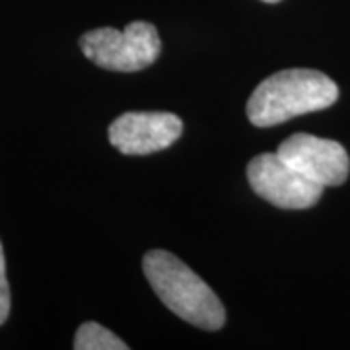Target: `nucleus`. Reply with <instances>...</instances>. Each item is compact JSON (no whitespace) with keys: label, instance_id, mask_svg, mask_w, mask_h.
<instances>
[{"label":"nucleus","instance_id":"nucleus-4","mask_svg":"<svg viewBox=\"0 0 350 350\" xmlns=\"http://www.w3.org/2000/svg\"><path fill=\"white\" fill-rule=\"evenodd\" d=\"M247 179L259 197L278 208H310L321 199L325 189L271 152L251 160Z\"/></svg>","mask_w":350,"mask_h":350},{"label":"nucleus","instance_id":"nucleus-1","mask_svg":"<svg viewBox=\"0 0 350 350\" xmlns=\"http://www.w3.org/2000/svg\"><path fill=\"white\" fill-rule=\"evenodd\" d=\"M142 269L170 312L204 331H218L224 325L226 310L216 292L170 251H148Z\"/></svg>","mask_w":350,"mask_h":350},{"label":"nucleus","instance_id":"nucleus-7","mask_svg":"<svg viewBox=\"0 0 350 350\" xmlns=\"http://www.w3.org/2000/svg\"><path fill=\"white\" fill-rule=\"evenodd\" d=\"M76 350H126V342H123L117 335H113L109 329L101 327L100 323L88 321L82 323L75 337Z\"/></svg>","mask_w":350,"mask_h":350},{"label":"nucleus","instance_id":"nucleus-9","mask_svg":"<svg viewBox=\"0 0 350 350\" xmlns=\"http://www.w3.org/2000/svg\"><path fill=\"white\" fill-rule=\"evenodd\" d=\"M262 2H271V4H275V2H280V0H262Z\"/></svg>","mask_w":350,"mask_h":350},{"label":"nucleus","instance_id":"nucleus-3","mask_svg":"<svg viewBox=\"0 0 350 350\" xmlns=\"http://www.w3.org/2000/svg\"><path fill=\"white\" fill-rule=\"evenodd\" d=\"M80 49L94 64L115 72H138L150 66L162 49L158 29L148 22H131L123 31L98 27L80 38Z\"/></svg>","mask_w":350,"mask_h":350},{"label":"nucleus","instance_id":"nucleus-5","mask_svg":"<svg viewBox=\"0 0 350 350\" xmlns=\"http://www.w3.org/2000/svg\"><path fill=\"white\" fill-rule=\"evenodd\" d=\"M276 154L321 187H335L347 181L349 154L342 144L306 133L288 137Z\"/></svg>","mask_w":350,"mask_h":350},{"label":"nucleus","instance_id":"nucleus-2","mask_svg":"<svg viewBox=\"0 0 350 350\" xmlns=\"http://www.w3.org/2000/svg\"><path fill=\"white\" fill-rule=\"evenodd\" d=\"M338 86L312 68H288L265 78L247 101V117L255 126L280 125L298 115L331 107Z\"/></svg>","mask_w":350,"mask_h":350},{"label":"nucleus","instance_id":"nucleus-8","mask_svg":"<svg viewBox=\"0 0 350 350\" xmlns=\"http://www.w3.org/2000/svg\"><path fill=\"white\" fill-rule=\"evenodd\" d=\"M10 313V286L6 278V261H4V251L0 243V325L8 319Z\"/></svg>","mask_w":350,"mask_h":350},{"label":"nucleus","instance_id":"nucleus-6","mask_svg":"<svg viewBox=\"0 0 350 350\" xmlns=\"http://www.w3.org/2000/svg\"><path fill=\"white\" fill-rule=\"evenodd\" d=\"M183 133V121L165 111H131L109 126V142L126 156L165 150Z\"/></svg>","mask_w":350,"mask_h":350}]
</instances>
